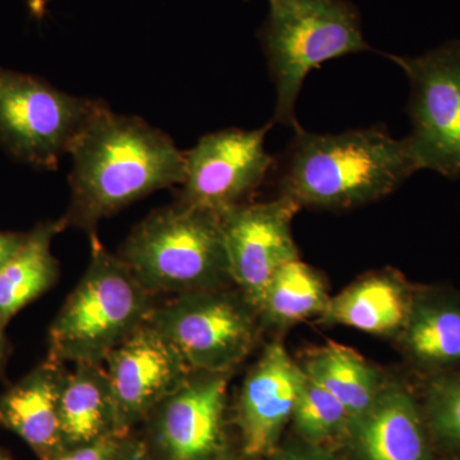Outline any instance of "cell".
Returning a JSON list of instances; mask_svg holds the SVG:
<instances>
[{"mask_svg":"<svg viewBox=\"0 0 460 460\" xmlns=\"http://www.w3.org/2000/svg\"><path fill=\"white\" fill-rule=\"evenodd\" d=\"M71 202L66 228L87 234L126 206L159 190L181 186L184 154L166 133L105 105L71 150Z\"/></svg>","mask_w":460,"mask_h":460,"instance_id":"cell-1","label":"cell"},{"mask_svg":"<svg viewBox=\"0 0 460 460\" xmlns=\"http://www.w3.org/2000/svg\"><path fill=\"white\" fill-rule=\"evenodd\" d=\"M278 165L280 196L299 208L343 210L394 192L419 164L407 140L380 126L338 135L299 127Z\"/></svg>","mask_w":460,"mask_h":460,"instance_id":"cell-2","label":"cell"},{"mask_svg":"<svg viewBox=\"0 0 460 460\" xmlns=\"http://www.w3.org/2000/svg\"><path fill=\"white\" fill-rule=\"evenodd\" d=\"M91 256L83 279L49 329V357L66 363H104L111 350L147 323L154 296L119 256L90 234Z\"/></svg>","mask_w":460,"mask_h":460,"instance_id":"cell-3","label":"cell"},{"mask_svg":"<svg viewBox=\"0 0 460 460\" xmlns=\"http://www.w3.org/2000/svg\"><path fill=\"white\" fill-rule=\"evenodd\" d=\"M117 255L153 296L206 292L232 283L219 215L181 202L145 217Z\"/></svg>","mask_w":460,"mask_h":460,"instance_id":"cell-4","label":"cell"},{"mask_svg":"<svg viewBox=\"0 0 460 460\" xmlns=\"http://www.w3.org/2000/svg\"><path fill=\"white\" fill-rule=\"evenodd\" d=\"M259 32L277 87L274 122L299 128L296 104L305 78L323 63L370 49L349 0H269Z\"/></svg>","mask_w":460,"mask_h":460,"instance_id":"cell-5","label":"cell"},{"mask_svg":"<svg viewBox=\"0 0 460 460\" xmlns=\"http://www.w3.org/2000/svg\"><path fill=\"white\" fill-rule=\"evenodd\" d=\"M104 107L0 66V145L35 168L57 169Z\"/></svg>","mask_w":460,"mask_h":460,"instance_id":"cell-6","label":"cell"},{"mask_svg":"<svg viewBox=\"0 0 460 460\" xmlns=\"http://www.w3.org/2000/svg\"><path fill=\"white\" fill-rule=\"evenodd\" d=\"M255 308L241 292L206 290L154 308L147 323L178 350L192 371L232 374L257 337Z\"/></svg>","mask_w":460,"mask_h":460,"instance_id":"cell-7","label":"cell"},{"mask_svg":"<svg viewBox=\"0 0 460 460\" xmlns=\"http://www.w3.org/2000/svg\"><path fill=\"white\" fill-rule=\"evenodd\" d=\"M411 84V132L405 140L420 171L460 178V39L419 57L387 56Z\"/></svg>","mask_w":460,"mask_h":460,"instance_id":"cell-8","label":"cell"},{"mask_svg":"<svg viewBox=\"0 0 460 460\" xmlns=\"http://www.w3.org/2000/svg\"><path fill=\"white\" fill-rule=\"evenodd\" d=\"M262 128H230L206 135L184 154V180L178 202L222 215L247 204L263 183L274 157L266 151Z\"/></svg>","mask_w":460,"mask_h":460,"instance_id":"cell-9","label":"cell"},{"mask_svg":"<svg viewBox=\"0 0 460 460\" xmlns=\"http://www.w3.org/2000/svg\"><path fill=\"white\" fill-rule=\"evenodd\" d=\"M299 208L295 201L280 196L220 215L232 283L257 313L275 274L298 259L292 222Z\"/></svg>","mask_w":460,"mask_h":460,"instance_id":"cell-10","label":"cell"},{"mask_svg":"<svg viewBox=\"0 0 460 460\" xmlns=\"http://www.w3.org/2000/svg\"><path fill=\"white\" fill-rule=\"evenodd\" d=\"M232 374L193 371L147 417L151 460H214L223 452V419Z\"/></svg>","mask_w":460,"mask_h":460,"instance_id":"cell-11","label":"cell"},{"mask_svg":"<svg viewBox=\"0 0 460 460\" xmlns=\"http://www.w3.org/2000/svg\"><path fill=\"white\" fill-rule=\"evenodd\" d=\"M115 405V429L131 432L192 374L178 350L146 323L105 359Z\"/></svg>","mask_w":460,"mask_h":460,"instance_id":"cell-12","label":"cell"},{"mask_svg":"<svg viewBox=\"0 0 460 460\" xmlns=\"http://www.w3.org/2000/svg\"><path fill=\"white\" fill-rule=\"evenodd\" d=\"M305 374L283 344L266 347L248 372L238 401L242 449L259 458L274 449L288 420H292Z\"/></svg>","mask_w":460,"mask_h":460,"instance_id":"cell-13","label":"cell"},{"mask_svg":"<svg viewBox=\"0 0 460 460\" xmlns=\"http://www.w3.org/2000/svg\"><path fill=\"white\" fill-rule=\"evenodd\" d=\"M66 365L48 358L0 395V425L16 434L39 460L66 452L59 399Z\"/></svg>","mask_w":460,"mask_h":460,"instance_id":"cell-14","label":"cell"},{"mask_svg":"<svg viewBox=\"0 0 460 460\" xmlns=\"http://www.w3.org/2000/svg\"><path fill=\"white\" fill-rule=\"evenodd\" d=\"M349 431L361 460H429L425 423L404 387H383Z\"/></svg>","mask_w":460,"mask_h":460,"instance_id":"cell-15","label":"cell"},{"mask_svg":"<svg viewBox=\"0 0 460 460\" xmlns=\"http://www.w3.org/2000/svg\"><path fill=\"white\" fill-rule=\"evenodd\" d=\"M413 301L401 278L389 272L375 274L330 296L320 317L329 325L347 326L370 334H395L404 329Z\"/></svg>","mask_w":460,"mask_h":460,"instance_id":"cell-16","label":"cell"},{"mask_svg":"<svg viewBox=\"0 0 460 460\" xmlns=\"http://www.w3.org/2000/svg\"><path fill=\"white\" fill-rule=\"evenodd\" d=\"M66 450L117 432L111 380L104 363H75L66 371L59 399Z\"/></svg>","mask_w":460,"mask_h":460,"instance_id":"cell-17","label":"cell"},{"mask_svg":"<svg viewBox=\"0 0 460 460\" xmlns=\"http://www.w3.org/2000/svg\"><path fill=\"white\" fill-rule=\"evenodd\" d=\"M65 229L63 219L39 224L27 233L22 246L0 269V325L3 328L22 308L56 284L59 263L51 252V242Z\"/></svg>","mask_w":460,"mask_h":460,"instance_id":"cell-18","label":"cell"},{"mask_svg":"<svg viewBox=\"0 0 460 460\" xmlns=\"http://www.w3.org/2000/svg\"><path fill=\"white\" fill-rule=\"evenodd\" d=\"M302 368L344 405L350 426L370 410L383 389L376 371L344 345L326 343L317 347L308 353Z\"/></svg>","mask_w":460,"mask_h":460,"instance_id":"cell-19","label":"cell"},{"mask_svg":"<svg viewBox=\"0 0 460 460\" xmlns=\"http://www.w3.org/2000/svg\"><path fill=\"white\" fill-rule=\"evenodd\" d=\"M402 332L405 348L417 362L431 367L460 363V299L447 296L414 298Z\"/></svg>","mask_w":460,"mask_h":460,"instance_id":"cell-20","label":"cell"},{"mask_svg":"<svg viewBox=\"0 0 460 460\" xmlns=\"http://www.w3.org/2000/svg\"><path fill=\"white\" fill-rule=\"evenodd\" d=\"M330 296L319 272L296 259L272 278L259 308V316L277 326L321 316Z\"/></svg>","mask_w":460,"mask_h":460,"instance_id":"cell-21","label":"cell"},{"mask_svg":"<svg viewBox=\"0 0 460 460\" xmlns=\"http://www.w3.org/2000/svg\"><path fill=\"white\" fill-rule=\"evenodd\" d=\"M292 420L296 432L313 445L329 440L350 428V417L344 405L307 374Z\"/></svg>","mask_w":460,"mask_h":460,"instance_id":"cell-22","label":"cell"},{"mask_svg":"<svg viewBox=\"0 0 460 460\" xmlns=\"http://www.w3.org/2000/svg\"><path fill=\"white\" fill-rule=\"evenodd\" d=\"M426 410L436 438L460 447V372L438 377L429 384Z\"/></svg>","mask_w":460,"mask_h":460,"instance_id":"cell-23","label":"cell"},{"mask_svg":"<svg viewBox=\"0 0 460 460\" xmlns=\"http://www.w3.org/2000/svg\"><path fill=\"white\" fill-rule=\"evenodd\" d=\"M57 460H151L146 444L131 432H113L66 450Z\"/></svg>","mask_w":460,"mask_h":460,"instance_id":"cell-24","label":"cell"},{"mask_svg":"<svg viewBox=\"0 0 460 460\" xmlns=\"http://www.w3.org/2000/svg\"><path fill=\"white\" fill-rule=\"evenodd\" d=\"M270 460H337L328 453L320 450L316 445L311 447H289L275 454Z\"/></svg>","mask_w":460,"mask_h":460,"instance_id":"cell-25","label":"cell"},{"mask_svg":"<svg viewBox=\"0 0 460 460\" xmlns=\"http://www.w3.org/2000/svg\"><path fill=\"white\" fill-rule=\"evenodd\" d=\"M26 234L18 233L0 232V269L17 252L18 248L22 246Z\"/></svg>","mask_w":460,"mask_h":460,"instance_id":"cell-26","label":"cell"},{"mask_svg":"<svg viewBox=\"0 0 460 460\" xmlns=\"http://www.w3.org/2000/svg\"><path fill=\"white\" fill-rule=\"evenodd\" d=\"M4 329L0 325V371H2L5 358H7V341L4 337Z\"/></svg>","mask_w":460,"mask_h":460,"instance_id":"cell-27","label":"cell"},{"mask_svg":"<svg viewBox=\"0 0 460 460\" xmlns=\"http://www.w3.org/2000/svg\"><path fill=\"white\" fill-rule=\"evenodd\" d=\"M44 0H31V8L38 16H42L44 13Z\"/></svg>","mask_w":460,"mask_h":460,"instance_id":"cell-28","label":"cell"},{"mask_svg":"<svg viewBox=\"0 0 460 460\" xmlns=\"http://www.w3.org/2000/svg\"><path fill=\"white\" fill-rule=\"evenodd\" d=\"M214 460H233L232 456H229L228 453L226 452V450H223L222 453L219 454V456H217Z\"/></svg>","mask_w":460,"mask_h":460,"instance_id":"cell-29","label":"cell"},{"mask_svg":"<svg viewBox=\"0 0 460 460\" xmlns=\"http://www.w3.org/2000/svg\"><path fill=\"white\" fill-rule=\"evenodd\" d=\"M0 460H12V459H11V456H9L7 453L3 452V450H0Z\"/></svg>","mask_w":460,"mask_h":460,"instance_id":"cell-30","label":"cell"}]
</instances>
